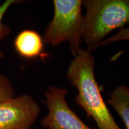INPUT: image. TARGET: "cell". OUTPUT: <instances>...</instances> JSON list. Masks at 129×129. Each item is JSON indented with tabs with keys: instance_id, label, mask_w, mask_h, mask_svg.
<instances>
[{
	"instance_id": "obj_1",
	"label": "cell",
	"mask_w": 129,
	"mask_h": 129,
	"mask_svg": "<svg viewBox=\"0 0 129 129\" xmlns=\"http://www.w3.org/2000/svg\"><path fill=\"white\" fill-rule=\"evenodd\" d=\"M95 59L91 51L81 48L67 70V77L78 90L75 101L92 118L98 129H121L104 101L94 76Z\"/></svg>"
},
{
	"instance_id": "obj_2",
	"label": "cell",
	"mask_w": 129,
	"mask_h": 129,
	"mask_svg": "<svg viewBox=\"0 0 129 129\" xmlns=\"http://www.w3.org/2000/svg\"><path fill=\"white\" fill-rule=\"evenodd\" d=\"M81 38L94 50L112 30L129 23V0H85Z\"/></svg>"
},
{
	"instance_id": "obj_3",
	"label": "cell",
	"mask_w": 129,
	"mask_h": 129,
	"mask_svg": "<svg viewBox=\"0 0 129 129\" xmlns=\"http://www.w3.org/2000/svg\"><path fill=\"white\" fill-rule=\"evenodd\" d=\"M54 15L45 30V44L56 47L64 42L69 43L75 56L80 49L83 16L82 0H54Z\"/></svg>"
},
{
	"instance_id": "obj_4",
	"label": "cell",
	"mask_w": 129,
	"mask_h": 129,
	"mask_svg": "<svg viewBox=\"0 0 129 129\" xmlns=\"http://www.w3.org/2000/svg\"><path fill=\"white\" fill-rule=\"evenodd\" d=\"M66 88L49 86L44 91L43 103L48 109L47 114L40 121L44 129H91L84 122L66 101Z\"/></svg>"
},
{
	"instance_id": "obj_5",
	"label": "cell",
	"mask_w": 129,
	"mask_h": 129,
	"mask_svg": "<svg viewBox=\"0 0 129 129\" xmlns=\"http://www.w3.org/2000/svg\"><path fill=\"white\" fill-rule=\"evenodd\" d=\"M41 108L28 94H22L0 103V129H30Z\"/></svg>"
},
{
	"instance_id": "obj_6",
	"label": "cell",
	"mask_w": 129,
	"mask_h": 129,
	"mask_svg": "<svg viewBox=\"0 0 129 129\" xmlns=\"http://www.w3.org/2000/svg\"><path fill=\"white\" fill-rule=\"evenodd\" d=\"M13 45L18 55L28 60L41 58L44 60L49 56L44 51L43 37L36 30H21L14 38Z\"/></svg>"
},
{
	"instance_id": "obj_7",
	"label": "cell",
	"mask_w": 129,
	"mask_h": 129,
	"mask_svg": "<svg viewBox=\"0 0 129 129\" xmlns=\"http://www.w3.org/2000/svg\"><path fill=\"white\" fill-rule=\"evenodd\" d=\"M108 104L112 107L129 129V88L126 85L117 87L109 94Z\"/></svg>"
},
{
	"instance_id": "obj_8",
	"label": "cell",
	"mask_w": 129,
	"mask_h": 129,
	"mask_svg": "<svg viewBox=\"0 0 129 129\" xmlns=\"http://www.w3.org/2000/svg\"><path fill=\"white\" fill-rule=\"evenodd\" d=\"M20 2H22V1L6 0L0 5V41L7 38L11 33V30H12L10 26L3 22V19L5 15L12 6L19 4ZM5 57H6V55L0 47V59H4Z\"/></svg>"
},
{
	"instance_id": "obj_9",
	"label": "cell",
	"mask_w": 129,
	"mask_h": 129,
	"mask_svg": "<svg viewBox=\"0 0 129 129\" xmlns=\"http://www.w3.org/2000/svg\"><path fill=\"white\" fill-rule=\"evenodd\" d=\"M16 91L10 79L0 73V103L15 97Z\"/></svg>"
},
{
	"instance_id": "obj_10",
	"label": "cell",
	"mask_w": 129,
	"mask_h": 129,
	"mask_svg": "<svg viewBox=\"0 0 129 129\" xmlns=\"http://www.w3.org/2000/svg\"><path fill=\"white\" fill-rule=\"evenodd\" d=\"M123 40H129V26L126 28L122 29L120 31L117 32L115 35L109 37L107 39L104 40V41H102L98 44V48L99 47L106 46V45L111 44V43L123 41Z\"/></svg>"
}]
</instances>
